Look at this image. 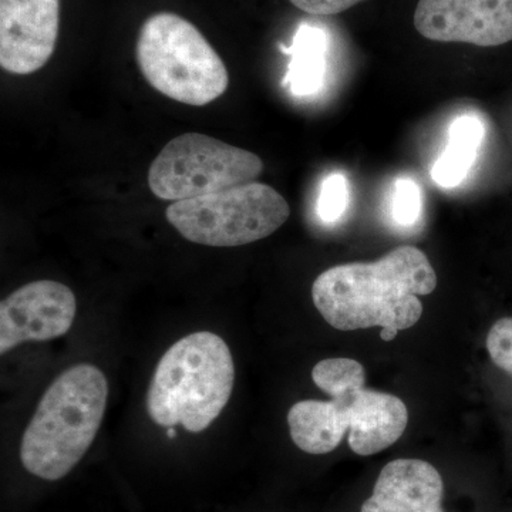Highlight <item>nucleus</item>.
Masks as SVG:
<instances>
[{
    "label": "nucleus",
    "mask_w": 512,
    "mask_h": 512,
    "mask_svg": "<svg viewBox=\"0 0 512 512\" xmlns=\"http://www.w3.org/2000/svg\"><path fill=\"white\" fill-rule=\"evenodd\" d=\"M312 379L332 400H302L289 410L293 443L305 453H332L349 431L353 453L373 456L403 436L409 423L406 404L393 394L366 389L362 363L325 359L313 367Z\"/></svg>",
    "instance_id": "1"
},
{
    "label": "nucleus",
    "mask_w": 512,
    "mask_h": 512,
    "mask_svg": "<svg viewBox=\"0 0 512 512\" xmlns=\"http://www.w3.org/2000/svg\"><path fill=\"white\" fill-rule=\"evenodd\" d=\"M437 275L419 248H394L376 262H353L322 272L312 299L323 319L338 330L379 326L412 328L423 315L419 296L430 295Z\"/></svg>",
    "instance_id": "2"
},
{
    "label": "nucleus",
    "mask_w": 512,
    "mask_h": 512,
    "mask_svg": "<svg viewBox=\"0 0 512 512\" xmlns=\"http://www.w3.org/2000/svg\"><path fill=\"white\" fill-rule=\"evenodd\" d=\"M109 399V383L96 366L70 367L43 394L20 444V461L47 481L66 477L92 446Z\"/></svg>",
    "instance_id": "3"
},
{
    "label": "nucleus",
    "mask_w": 512,
    "mask_h": 512,
    "mask_svg": "<svg viewBox=\"0 0 512 512\" xmlns=\"http://www.w3.org/2000/svg\"><path fill=\"white\" fill-rule=\"evenodd\" d=\"M235 366L220 336L195 332L175 342L158 362L147 393V412L161 427L181 424L201 433L231 399Z\"/></svg>",
    "instance_id": "4"
},
{
    "label": "nucleus",
    "mask_w": 512,
    "mask_h": 512,
    "mask_svg": "<svg viewBox=\"0 0 512 512\" xmlns=\"http://www.w3.org/2000/svg\"><path fill=\"white\" fill-rule=\"evenodd\" d=\"M137 62L151 87L188 106H207L228 89L220 55L200 30L175 13H157L144 22Z\"/></svg>",
    "instance_id": "5"
},
{
    "label": "nucleus",
    "mask_w": 512,
    "mask_h": 512,
    "mask_svg": "<svg viewBox=\"0 0 512 512\" xmlns=\"http://www.w3.org/2000/svg\"><path fill=\"white\" fill-rule=\"evenodd\" d=\"M288 201L261 183L175 201L165 218L185 239L214 248H234L268 238L288 221Z\"/></svg>",
    "instance_id": "6"
},
{
    "label": "nucleus",
    "mask_w": 512,
    "mask_h": 512,
    "mask_svg": "<svg viewBox=\"0 0 512 512\" xmlns=\"http://www.w3.org/2000/svg\"><path fill=\"white\" fill-rule=\"evenodd\" d=\"M262 170L264 163L251 151L188 133L173 138L154 158L148 185L161 200L183 201L254 183Z\"/></svg>",
    "instance_id": "7"
},
{
    "label": "nucleus",
    "mask_w": 512,
    "mask_h": 512,
    "mask_svg": "<svg viewBox=\"0 0 512 512\" xmlns=\"http://www.w3.org/2000/svg\"><path fill=\"white\" fill-rule=\"evenodd\" d=\"M76 296L56 281H36L0 303V355L22 343L46 342L66 335L76 318Z\"/></svg>",
    "instance_id": "8"
},
{
    "label": "nucleus",
    "mask_w": 512,
    "mask_h": 512,
    "mask_svg": "<svg viewBox=\"0 0 512 512\" xmlns=\"http://www.w3.org/2000/svg\"><path fill=\"white\" fill-rule=\"evenodd\" d=\"M414 26L434 42L505 45L512 40V0H419Z\"/></svg>",
    "instance_id": "9"
},
{
    "label": "nucleus",
    "mask_w": 512,
    "mask_h": 512,
    "mask_svg": "<svg viewBox=\"0 0 512 512\" xmlns=\"http://www.w3.org/2000/svg\"><path fill=\"white\" fill-rule=\"evenodd\" d=\"M60 0H0V66L26 76L55 53Z\"/></svg>",
    "instance_id": "10"
},
{
    "label": "nucleus",
    "mask_w": 512,
    "mask_h": 512,
    "mask_svg": "<svg viewBox=\"0 0 512 512\" xmlns=\"http://www.w3.org/2000/svg\"><path fill=\"white\" fill-rule=\"evenodd\" d=\"M444 484L437 468L419 458L390 461L360 512H444Z\"/></svg>",
    "instance_id": "11"
},
{
    "label": "nucleus",
    "mask_w": 512,
    "mask_h": 512,
    "mask_svg": "<svg viewBox=\"0 0 512 512\" xmlns=\"http://www.w3.org/2000/svg\"><path fill=\"white\" fill-rule=\"evenodd\" d=\"M284 50L292 56L285 83L296 96H309L318 92L326 72L328 36L322 29L311 25L299 26L293 45Z\"/></svg>",
    "instance_id": "12"
},
{
    "label": "nucleus",
    "mask_w": 512,
    "mask_h": 512,
    "mask_svg": "<svg viewBox=\"0 0 512 512\" xmlns=\"http://www.w3.org/2000/svg\"><path fill=\"white\" fill-rule=\"evenodd\" d=\"M483 137L484 127L477 117H458L451 124L446 150L431 170L434 183L444 188L456 187L460 184L476 161Z\"/></svg>",
    "instance_id": "13"
},
{
    "label": "nucleus",
    "mask_w": 512,
    "mask_h": 512,
    "mask_svg": "<svg viewBox=\"0 0 512 512\" xmlns=\"http://www.w3.org/2000/svg\"><path fill=\"white\" fill-rule=\"evenodd\" d=\"M348 208V183L342 174H332L323 181L318 214L325 222H335Z\"/></svg>",
    "instance_id": "14"
},
{
    "label": "nucleus",
    "mask_w": 512,
    "mask_h": 512,
    "mask_svg": "<svg viewBox=\"0 0 512 512\" xmlns=\"http://www.w3.org/2000/svg\"><path fill=\"white\" fill-rule=\"evenodd\" d=\"M420 191L409 178H400L394 187L393 217L400 225H413L420 217Z\"/></svg>",
    "instance_id": "15"
},
{
    "label": "nucleus",
    "mask_w": 512,
    "mask_h": 512,
    "mask_svg": "<svg viewBox=\"0 0 512 512\" xmlns=\"http://www.w3.org/2000/svg\"><path fill=\"white\" fill-rule=\"evenodd\" d=\"M487 350L494 365L512 376V318L494 323L488 332Z\"/></svg>",
    "instance_id": "16"
},
{
    "label": "nucleus",
    "mask_w": 512,
    "mask_h": 512,
    "mask_svg": "<svg viewBox=\"0 0 512 512\" xmlns=\"http://www.w3.org/2000/svg\"><path fill=\"white\" fill-rule=\"evenodd\" d=\"M293 6L316 16L338 15L363 0H289Z\"/></svg>",
    "instance_id": "17"
},
{
    "label": "nucleus",
    "mask_w": 512,
    "mask_h": 512,
    "mask_svg": "<svg viewBox=\"0 0 512 512\" xmlns=\"http://www.w3.org/2000/svg\"><path fill=\"white\" fill-rule=\"evenodd\" d=\"M397 335H399V330L393 328H382V332H380V338H382L384 342H392Z\"/></svg>",
    "instance_id": "18"
},
{
    "label": "nucleus",
    "mask_w": 512,
    "mask_h": 512,
    "mask_svg": "<svg viewBox=\"0 0 512 512\" xmlns=\"http://www.w3.org/2000/svg\"><path fill=\"white\" fill-rule=\"evenodd\" d=\"M167 436L170 437V439H174L175 431L173 430V427H170V430H168Z\"/></svg>",
    "instance_id": "19"
}]
</instances>
